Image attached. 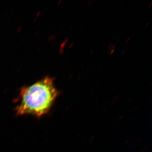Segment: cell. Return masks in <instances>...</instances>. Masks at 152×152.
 Returning a JSON list of instances; mask_svg holds the SVG:
<instances>
[{"label":"cell","instance_id":"cell-1","mask_svg":"<svg viewBox=\"0 0 152 152\" xmlns=\"http://www.w3.org/2000/svg\"><path fill=\"white\" fill-rule=\"evenodd\" d=\"M58 95L53 80L48 77L24 87L20 91L17 114L42 116L50 110Z\"/></svg>","mask_w":152,"mask_h":152}]
</instances>
